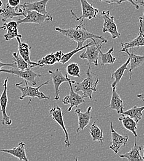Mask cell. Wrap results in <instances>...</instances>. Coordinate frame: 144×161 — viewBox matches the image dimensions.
<instances>
[{
    "mask_svg": "<svg viewBox=\"0 0 144 161\" xmlns=\"http://www.w3.org/2000/svg\"><path fill=\"white\" fill-rule=\"evenodd\" d=\"M55 30L62 34L63 36L68 37L70 40H73L77 43V48H81L83 46L84 43L88 40L92 39H99L103 41L105 43H107V40L102 36H98L89 32L86 25L83 24V20H80V23L75 28H70L68 29H63L60 27H56Z\"/></svg>",
    "mask_w": 144,
    "mask_h": 161,
    "instance_id": "cell-1",
    "label": "cell"
},
{
    "mask_svg": "<svg viewBox=\"0 0 144 161\" xmlns=\"http://www.w3.org/2000/svg\"><path fill=\"white\" fill-rule=\"evenodd\" d=\"M87 78L81 82H77L75 84V91L82 92V96L84 97H88L90 100L92 99V94L96 92L97 89V84L99 82V79L97 75L91 71V68H88L86 71Z\"/></svg>",
    "mask_w": 144,
    "mask_h": 161,
    "instance_id": "cell-2",
    "label": "cell"
},
{
    "mask_svg": "<svg viewBox=\"0 0 144 161\" xmlns=\"http://www.w3.org/2000/svg\"><path fill=\"white\" fill-rule=\"evenodd\" d=\"M25 86H22V85L23 84V82L16 83V87L22 93L21 97H19V99L21 101H22L24 99L25 97H30V98H35L37 97L40 100H49L50 97L46 96L43 92L40 91V89L41 87L45 85H47L49 84V80H47L45 82L41 84L38 87H33V86H30L28 85V82L25 81Z\"/></svg>",
    "mask_w": 144,
    "mask_h": 161,
    "instance_id": "cell-3",
    "label": "cell"
},
{
    "mask_svg": "<svg viewBox=\"0 0 144 161\" xmlns=\"http://www.w3.org/2000/svg\"><path fill=\"white\" fill-rule=\"evenodd\" d=\"M94 43L87 46L86 48V51L82 52L80 55V58L83 60H87L88 62V68H91V64H94L96 66H99V57L100 51L105 43L103 41L99 40L97 42L96 39H93Z\"/></svg>",
    "mask_w": 144,
    "mask_h": 161,
    "instance_id": "cell-4",
    "label": "cell"
},
{
    "mask_svg": "<svg viewBox=\"0 0 144 161\" xmlns=\"http://www.w3.org/2000/svg\"><path fill=\"white\" fill-rule=\"evenodd\" d=\"M65 77L70 87V94L68 96H65L62 99V103L64 105H69L70 106L67 109V111L71 112L73 107H77L83 103L85 102V97L82 95L81 96L78 94L77 92L74 91L72 84H75L76 83V81L70 80L67 75H65Z\"/></svg>",
    "mask_w": 144,
    "mask_h": 161,
    "instance_id": "cell-5",
    "label": "cell"
},
{
    "mask_svg": "<svg viewBox=\"0 0 144 161\" xmlns=\"http://www.w3.org/2000/svg\"><path fill=\"white\" fill-rule=\"evenodd\" d=\"M0 73H7L9 75H12L19 77L24 80L25 81H27L30 82L33 86H36L37 81L36 79L38 77H42L41 75L37 74L33 71H32L30 68L25 69V70H21L15 67L12 69H1Z\"/></svg>",
    "mask_w": 144,
    "mask_h": 161,
    "instance_id": "cell-6",
    "label": "cell"
},
{
    "mask_svg": "<svg viewBox=\"0 0 144 161\" xmlns=\"http://www.w3.org/2000/svg\"><path fill=\"white\" fill-rule=\"evenodd\" d=\"M101 16L103 19L102 27L103 33L108 32L113 39L120 38L121 34L118 32L117 24L114 21V16H110V11H103L101 13Z\"/></svg>",
    "mask_w": 144,
    "mask_h": 161,
    "instance_id": "cell-7",
    "label": "cell"
},
{
    "mask_svg": "<svg viewBox=\"0 0 144 161\" xmlns=\"http://www.w3.org/2000/svg\"><path fill=\"white\" fill-rule=\"evenodd\" d=\"M26 16L17 21L18 25L22 24H42L45 21H52L53 18L50 15H44L35 11H27Z\"/></svg>",
    "mask_w": 144,
    "mask_h": 161,
    "instance_id": "cell-8",
    "label": "cell"
},
{
    "mask_svg": "<svg viewBox=\"0 0 144 161\" xmlns=\"http://www.w3.org/2000/svg\"><path fill=\"white\" fill-rule=\"evenodd\" d=\"M82 5V15L80 17H77L73 10L71 9L70 12L72 16L75 18L76 21L84 20V19L91 20L94 18H96L97 14L99 13V10L96 8H94L90 3H89L87 0H80Z\"/></svg>",
    "mask_w": 144,
    "mask_h": 161,
    "instance_id": "cell-9",
    "label": "cell"
},
{
    "mask_svg": "<svg viewBox=\"0 0 144 161\" xmlns=\"http://www.w3.org/2000/svg\"><path fill=\"white\" fill-rule=\"evenodd\" d=\"M7 82H8V78H7L4 80L3 83V91L0 96V110L2 113V120L1 122L3 125L10 126L12 121L10 119L9 116L7 114V106L8 103V97L7 94Z\"/></svg>",
    "mask_w": 144,
    "mask_h": 161,
    "instance_id": "cell-10",
    "label": "cell"
},
{
    "mask_svg": "<svg viewBox=\"0 0 144 161\" xmlns=\"http://www.w3.org/2000/svg\"><path fill=\"white\" fill-rule=\"evenodd\" d=\"M110 132L112 135V144L109 146V148L113 151L115 154H117L120 148L126 146L129 140L128 135H122L118 133L113 128L112 121L110 122Z\"/></svg>",
    "mask_w": 144,
    "mask_h": 161,
    "instance_id": "cell-11",
    "label": "cell"
},
{
    "mask_svg": "<svg viewBox=\"0 0 144 161\" xmlns=\"http://www.w3.org/2000/svg\"><path fill=\"white\" fill-rule=\"evenodd\" d=\"M49 114L51 117H52V120L55 121L57 123L59 124V125L62 128L65 136V147H69L70 146V141L69 139V135L67 131V130L64 124V120H63V114H62V108L59 106H56L54 107L49 110Z\"/></svg>",
    "mask_w": 144,
    "mask_h": 161,
    "instance_id": "cell-12",
    "label": "cell"
},
{
    "mask_svg": "<svg viewBox=\"0 0 144 161\" xmlns=\"http://www.w3.org/2000/svg\"><path fill=\"white\" fill-rule=\"evenodd\" d=\"M49 1V0H41L33 3L26 2L23 4H19L18 6L21 8L25 13L27 11H35L44 15H50L46 10V6Z\"/></svg>",
    "mask_w": 144,
    "mask_h": 161,
    "instance_id": "cell-13",
    "label": "cell"
},
{
    "mask_svg": "<svg viewBox=\"0 0 144 161\" xmlns=\"http://www.w3.org/2000/svg\"><path fill=\"white\" fill-rule=\"evenodd\" d=\"M49 74L51 75L52 80L54 86L55 91V96L54 100L58 101L60 99V86L63 82H67L65 76H64L61 70L59 69H56L55 71L49 70L48 71Z\"/></svg>",
    "mask_w": 144,
    "mask_h": 161,
    "instance_id": "cell-14",
    "label": "cell"
},
{
    "mask_svg": "<svg viewBox=\"0 0 144 161\" xmlns=\"http://www.w3.org/2000/svg\"><path fill=\"white\" fill-rule=\"evenodd\" d=\"M18 42V53L21 57L24 59L29 65V68L30 69L37 67L38 64L36 62H33L30 60V50L31 49V47L28 45V43L25 42H22L21 39L19 37L16 38Z\"/></svg>",
    "mask_w": 144,
    "mask_h": 161,
    "instance_id": "cell-15",
    "label": "cell"
},
{
    "mask_svg": "<svg viewBox=\"0 0 144 161\" xmlns=\"http://www.w3.org/2000/svg\"><path fill=\"white\" fill-rule=\"evenodd\" d=\"M3 27V29L6 31V34L4 35V39L6 41H9L17 37L22 39V36L19 34L17 21H10L8 23L4 22Z\"/></svg>",
    "mask_w": 144,
    "mask_h": 161,
    "instance_id": "cell-16",
    "label": "cell"
},
{
    "mask_svg": "<svg viewBox=\"0 0 144 161\" xmlns=\"http://www.w3.org/2000/svg\"><path fill=\"white\" fill-rule=\"evenodd\" d=\"M0 16L2 18V22L4 23L7 19H12L16 17H25L26 14L18 12L16 7H12L7 4L0 8Z\"/></svg>",
    "mask_w": 144,
    "mask_h": 161,
    "instance_id": "cell-17",
    "label": "cell"
},
{
    "mask_svg": "<svg viewBox=\"0 0 144 161\" xmlns=\"http://www.w3.org/2000/svg\"><path fill=\"white\" fill-rule=\"evenodd\" d=\"M91 110L92 107H89L84 113L82 112L81 108H77L75 113L78 117V127L77 130V133H78L80 130L83 131L84 128L89 125L91 120Z\"/></svg>",
    "mask_w": 144,
    "mask_h": 161,
    "instance_id": "cell-18",
    "label": "cell"
},
{
    "mask_svg": "<svg viewBox=\"0 0 144 161\" xmlns=\"http://www.w3.org/2000/svg\"><path fill=\"white\" fill-rule=\"evenodd\" d=\"M0 152L9 154L17 158L19 161H29L25 153V143L23 141L20 142L16 147H14L11 149H4L0 148Z\"/></svg>",
    "mask_w": 144,
    "mask_h": 161,
    "instance_id": "cell-19",
    "label": "cell"
},
{
    "mask_svg": "<svg viewBox=\"0 0 144 161\" xmlns=\"http://www.w3.org/2000/svg\"><path fill=\"white\" fill-rule=\"evenodd\" d=\"M123 52L126 53L129 58V63H130V68L128 69V71L130 73V78H129V80H131L132 78V72L133 70L141 66L144 63V55L141 56V55H137L135 54L134 53L129 52V49H126Z\"/></svg>",
    "mask_w": 144,
    "mask_h": 161,
    "instance_id": "cell-20",
    "label": "cell"
},
{
    "mask_svg": "<svg viewBox=\"0 0 144 161\" xmlns=\"http://www.w3.org/2000/svg\"><path fill=\"white\" fill-rule=\"evenodd\" d=\"M112 110H115L118 114H122L124 112L123 101L117 92V87H112V94L110 103L108 106Z\"/></svg>",
    "mask_w": 144,
    "mask_h": 161,
    "instance_id": "cell-21",
    "label": "cell"
},
{
    "mask_svg": "<svg viewBox=\"0 0 144 161\" xmlns=\"http://www.w3.org/2000/svg\"><path fill=\"white\" fill-rule=\"evenodd\" d=\"M142 147L137 144V140L134 141V144L130 151L124 154H120L119 157L123 159H127V161H143L140 152L142 151Z\"/></svg>",
    "mask_w": 144,
    "mask_h": 161,
    "instance_id": "cell-22",
    "label": "cell"
},
{
    "mask_svg": "<svg viewBox=\"0 0 144 161\" xmlns=\"http://www.w3.org/2000/svg\"><path fill=\"white\" fill-rule=\"evenodd\" d=\"M121 46L122 47V49L120 50V52H123L126 49L144 47V32L139 31V34L136 38L129 42H122Z\"/></svg>",
    "mask_w": 144,
    "mask_h": 161,
    "instance_id": "cell-23",
    "label": "cell"
},
{
    "mask_svg": "<svg viewBox=\"0 0 144 161\" xmlns=\"http://www.w3.org/2000/svg\"><path fill=\"white\" fill-rule=\"evenodd\" d=\"M118 120L122 123L124 128L131 131L136 138L137 137V134L136 132L137 129V123H136V121L134 120L129 116L125 115H122L118 119Z\"/></svg>",
    "mask_w": 144,
    "mask_h": 161,
    "instance_id": "cell-24",
    "label": "cell"
},
{
    "mask_svg": "<svg viewBox=\"0 0 144 161\" xmlns=\"http://www.w3.org/2000/svg\"><path fill=\"white\" fill-rule=\"evenodd\" d=\"M129 58L128 57L127 61L123 64L120 68H118L116 71H115L111 76V79H115V81L112 84V87H117V84L120 82L123 76L124 73L126 70H128L127 66L129 64Z\"/></svg>",
    "mask_w": 144,
    "mask_h": 161,
    "instance_id": "cell-25",
    "label": "cell"
},
{
    "mask_svg": "<svg viewBox=\"0 0 144 161\" xmlns=\"http://www.w3.org/2000/svg\"><path fill=\"white\" fill-rule=\"evenodd\" d=\"M144 110V106L137 107L134 106L131 109L126 111H124L122 115H127L134 120L136 121V123H138L142 119V112Z\"/></svg>",
    "mask_w": 144,
    "mask_h": 161,
    "instance_id": "cell-26",
    "label": "cell"
},
{
    "mask_svg": "<svg viewBox=\"0 0 144 161\" xmlns=\"http://www.w3.org/2000/svg\"><path fill=\"white\" fill-rule=\"evenodd\" d=\"M89 133L92 138L93 141H99L102 145L104 141L103 131L102 130L96 125V122H94L92 125L90 130Z\"/></svg>",
    "mask_w": 144,
    "mask_h": 161,
    "instance_id": "cell-27",
    "label": "cell"
},
{
    "mask_svg": "<svg viewBox=\"0 0 144 161\" xmlns=\"http://www.w3.org/2000/svg\"><path fill=\"white\" fill-rule=\"evenodd\" d=\"M114 48L113 47H111V48L105 53H103L102 52L100 51L101 59V66H103L105 64H113L117 60L115 57L112 55V52H113Z\"/></svg>",
    "mask_w": 144,
    "mask_h": 161,
    "instance_id": "cell-28",
    "label": "cell"
},
{
    "mask_svg": "<svg viewBox=\"0 0 144 161\" xmlns=\"http://www.w3.org/2000/svg\"><path fill=\"white\" fill-rule=\"evenodd\" d=\"M90 40H91V41H89V42H88L86 45H83L82 47L78 48H77L76 49L73 50V51H72V52H68V53H67L63 54V57H62V60H61L60 63H62V64H65V63H67L68 61H69L72 58V57H73L76 53H78L79 52L82 51L83 49H85L87 46L93 44V43H94L93 39Z\"/></svg>",
    "mask_w": 144,
    "mask_h": 161,
    "instance_id": "cell-29",
    "label": "cell"
},
{
    "mask_svg": "<svg viewBox=\"0 0 144 161\" xmlns=\"http://www.w3.org/2000/svg\"><path fill=\"white\" fill-rule=\"evenodd\" d=\"M57 63V61L55 58L54 53H51L50 54L47 55L40 60L37 62L38 66L37 67H43L44 66H51Z\"/></svg>",
    "mask_w": 144,
    "mask_h": 161,
    "instance_id": "cell-30",
    "label": "cell"
},
{
    "mask_svg": "<svg viewBox=\"0 0 144 161\" xmlns=\"http://www.w3.org/2000/svg\"><path fill=\"white\" fill-rule=\"evenodd\" d=\"M12 57L14 58V61L16 63V67L21 70H25L29 69L28 64L24 60V59L19 55L17 52H14L12 53Z\"/></svg>",
    "mask_w": 144,
    "mask_h": 161,
    "instance_id": "cell-31",
    "label": "cell"
},
{
    "mask_svg": "<svg viewBox=\"0 0 144 161\" xmlns=\"http://www.w3.org/2000/svg\"><path fill=\"white\" fill-rule=\"evenodd\" d=\"M67 73L71 76L81 78L80 76V67L77 63H73L69 64L66 68Z\"/></svg>",
    "mask_w": 144,
    "mask_h": 161,
    "instance_id": "cell-32",
    "label": "cell"
},
{
    "mask_svg": "<svg viewBox=\"0 0 144 161\" xmlns=\"http://www.w3.org/2000/svg\"><path fill=\"white\" fill-rule=\"evenodd\" d=\"M120 2L121 4L124 2H129L132 4L136 9H139L140 6H144V0H120Z\"/></svg>",
    "mask_w": 144,
    "mask_h": 161,
    "instance_id": "cell-33",
    "label": "cell"
},
{
    "mask_svg": "<svg viewBox=\"0 0 144 161\" xmlns=\"http://www.w3.org/2000/svg\"><path fill=\"white\" fill-rule=\"evenodd\" d=\"M21 0H8L7 4L12 7H17L20 4Z\"/></svg>",
    "mask_w": 144,
    "mask_h": 161,
    "instance_id": "cell-34",
    "label": "cell"
},
{
    "mask_svg": "<svg viewBox=\"0 0 144 161\" xmlns=\"http://www.w3.org/2000/svg\"><path fill=\"white\" fill-rule=\"evenodd\" d=\"M63 54H64V53L62 52L61 50L57 51V52H56V53H54L55 58H56V60L57 61V63H60V62H61V61L62 60V57H63Z\"/></svg>",
    "mask_w": 144,
    "mask_h": 161,
    "instance_id": "cell-35",
    "label": "cell"
},
{
    "mask_svg": "<svg viewBox=\"0 0 144 161\" xmlns=\"http://www.w3.org/2000/svg\"><path fill=\"white\" fill-rule=\"evenodd\" d=\"M139 31H142L144 32V11L143 15L139 17Z\"/></svg>",
    "mask_w": 144,
    "mask_h": 161,
    "instance_id": "cell-36",
    "label": "cell"
},
{
    "mask_svg": "<svg viewBox=\"0 0 144 161\" xmlns=\"http://www.w3.org/2000/svg\"><path fill=\"white\" fill-rule=\"evenodd\" d=\"M4 66H10V67H14L15 68V67H16V63L14 61L12 63H4L0 61V69L2 67H4Z\"/></svg>",
    "mask_w": 144,
    "mask_h": 161,
    "instance_id": "cell-37",
    "label": "cell"
},
{
    "mask_svg": "<svg viewBox=\"0 0 144 161\" xmlns=\"http://www.w3.org/2000/svg\"><path fill=\"white\" fill-rule=\"evenodd\" d=\"M101 2H104L105 3H108V4H120V0H99Z\"/></svg>",
    "mask_w": 144,
    "mask_h": 161,
    "instance_id": "cell-38",
    "label": "cell"
},
{
    "mask_svg": "<svg viewBox=\"0 0 144 161\" xmlns=\"http://www.w3.org/2000/svg\"><path fill=\"white\" fill-rule=\"evenodd\" d=\"M137 97L141 99H142L144 102V93H142L140 94H137Z\"/></svg>",
    "mask_w": 144,
    "mask_h": 161,
    "instance_id": "cell-39",
    "label": "cell"
},
{
    "mask_svg": "<svg viewBox=\"0 0 144 161\" xmlns=\"http://www.w3.org/2000/svg\"><path fill=\"white\" fill-rule=\"evenodd\" d=\"M2 6V2L1 0H0V8H1Z\"/></svg>",
    "mask_w": 144,
    "mask_h": 161,
    "instance_id": "cell-40",
    "label": "cell"
},
{
    "mask_svg": "<svg viewBox=\"0 0 144 161\" xmlns=\"http://www.w3.org/2000/svg\"><path fill=\"white\" fill-rule=\"evenodd\" d=\"M143 153H144V156L142 157V159H143V161H144V149H143Z\"/></svg>",
    "mask_w": 144,
    "mask_h": 161,
    "instance_id": "cell-41",
    "label": "cell"
}]
</instances>
